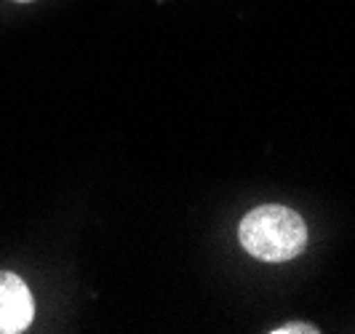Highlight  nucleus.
I'll use <instances>...</instances> for the list:
<instances>
[{"label":"nucleus","mask_w":355,"mask_h":334,"mask_svg":"<svg viewBox=\"0 0 355 334\" xmlns=\"http://www.w3.org/2000/svg\"><path fill=\"white\" fill-rule=\"evenodd\" d=\"M241 247L262 262H288L307 249V225L288 206L265 203L249 211L238 228Z\"/></svg>","instance_id":"obj_1"},{"label":"nucleus","mask_w":355,"mask_h":334,"mask_svg":"<svg viewBox=\"0 0 355 334\" xmlns=\"http://www.w3.org/2000/svg\"><path fill=\"white\" fill-rule=\"evenodd\" d=\"M35 318V299L17 273H0V334L24 332Z\"/></svg>","instance_id":"obj_2"},{"label":"nucleus","mask_w":355,"mask_h":334,"mask_svg":"<svg viewBox=\"0 0 355 334\" xmlns=\"http://www.w3.org/2000/svg\"><path fill=\"white\" fill-rule=\"evenodd\" d=\"M320 329L315 324H284L278 329H272V334H318Z\"/></svg>","instance_id":"obj_3"},{"label":"nucleus","mask_w":355,"mask_h":334,"mask_svg":"<svg viewBox=\"0 0 355 334\" xmlns=\"http://www.w3.org/2000/svg\"><path fill=\"white\" fill-rule=\"evenodd\" d=\"M19 3H27V0H19Z\"/></svg>","instance_id":"obj_4"}]
</instances>
